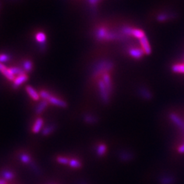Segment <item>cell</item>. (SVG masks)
I'll use <instances>...</instances> for the list:
<instances>
[{"mask_svg":"<svg viewBox=\"0 0 184 184\" xmlns=\"http://www.w3.org/2000/svg\"><path fill=\"white\" fill-rule=\"evenodd\" d=\"M114 67V63L110 60L103 59L95 63L91 70V75L93 77H97L100 75L108 73Z\"/></svg>","mask_w":184,"mask_h":184,"instance_id":"obj_1","label":"cell"},{"mask_svg":"<svg viewBox=\"0 0 184 184\" xmlns=\"http://www.w3.org/2000/svg\"><path fill=\"white\" fill-rule=\"evenodd\" d=\"M98 87L99 90L100 97L102 102L105 104V105L109 104L110 102V93L109 91H108L105 83L102 81V79H100L98 81Z\"/></svg>","mask_w":184,"mask_h":184,"instance_id":"obj_2","label":"cell"},{"mask_svg":"<svg viewBox=\"0 0 184 184\" xmlns=\"http://www.w3.org/2000/svg\"><path fill=\"white\" fill-rule=\"evenodd\" d=\"M122 32L123 35H131L139 40L145 36V32L143 30L131 27H123L122 29Z\"/></svg>","mask_w":184,"mask_h":184,"instance_id":"obj_3","label":"cell"},{"mask_svg":"<svg viewBox=\"0 0 184 184\" xmlns=\"http://www.w3.org/2000/svg\"><path fill=\"white\" fill-rule=\"evenodd\" d=\"M49 104H51L54 106H57L60 108H66L68 106V104L63 100L60 99L59 98L55 97L53 95H51V96L47 100Z\"/></svg>","mask_w":184,"mask_h":184,"instance_id":"obj_4","label":"cell"},{"mask_svg":"<svg viewBox=\"0 0 184 184\" xmlns=\"http://www.w3.org/2000/svg\"><path fill=\"white\" fill-rule=\"evenodd\" d=\"M170 119L175 125L177 126L179 128L184 130V121L180 118L179 116L175 114V113H170Z\"/></svg>","mask_w":184,"mask_h":184,"instance_id":"obj_5","label":"cell"},{"mask_svg":"<svg viewBox=\"0 0 184 184\" xmlns=\"http://www.w3.org/2000/svg\"><path fill=\"white\" fill-rule=\"evenodd\" d=\"M128 53L132 57L136 59L142 58L143 55L145 54L142 49H137V48H131L128 51Z\"/></svg>","mask_w":184,"mask_h":184,"instance_id":"obj_6","label":"cell"},{"mask_svg":"<svg viewBox=\"0 0 184 184\" xmlns=\"http://www.w3.org/2000/svg\"><path fill=\"white\" fill-rule=\"evenodd\" d=\"M28 78H29V77H28L27 74L18 76V77H16L13 81V87L14 89H17V88L21 86L22 84L25 83L28 80Z\"/></svg>","mask_w":184,"mask_h":184,"instance_id":"obj_7","label":"cell"},{"mask_svg":"<svg viewBox=\"0 0 184 184\" xmlns=\"http://www.w3.org/2000/svg\"><path fill=\"white\" fill-rule=\"evenodd\" d=\"M25 90L27 91V93L28 95H30V97L34 100V101H38L40 98H41V95H40V94H38L33 87H31L30 85H27L25 87Z\"/></svg>","mask_w":184,"mask_h":184,"instance_id":"obj_8","label":"cell"},{"mask_svg":"<svg viewBox=\"0 0 184 184\" xmlns=\"http://www.w3.org/2000/svg\"><path fill=\"white\" fill-rule=\"evenodd\" d=\"M140 43H141L142 49L145 52V55H150L151 53V48L147 38L145 36L143 38L140 39Z\"/></svg>","mask_w":184,"mask_h":184,"instance_id":"obj_9","label":"cell"},{"mask_svg":"<svg viewBox=\"0 0 184 184\" xmlns=\"http://www.w3.org/2000/svg\"><path fill=\"white\" fill-rule=\"evenodd\" d=\"M102 81H104V83H105L108 91H109L110 94H111L112 91H113V85H112L111 76L109 75V74H108V73L104 74L102 76Z\"/></svg>","mask_w":184,"mask_h":184,"instance_id":"obj_10","label":"cell"},{"mask_svg":"<svg viewBox=\"0 0 184 184\" xmlns=\"http://www.w3.org/2000/svg\"><path fill=\"white\" fill-rule=\"evenodd\" d=\"M44 123V120L41 117H38L35 120L34 124L32 127V132L34 134H38L42 130V127Z\"/></svg>","mask_w":184,"mask_h":184,"instance_id":"obj_11","label":"cell"},{"mask_svg":"<svg viewBox=\"0 0 184 184\" xmlns=\"http://www.w3.org/2000/svg\"><path fill=\"white\" fill-rule=\"evenodd\" d=\"M138 93L139 95H141L143 98L147 100H151L152 97H153V95H152V94L151 93L150 91L148 90L147 88L144 87L139 88Z\"/></svg>","mask_w":184,"mask_h":184,"instance_id":"obj_12","label":"cell"},{"mask_svg":"<svg viewBox=\"0 0 184 184\" xmlns=\"http://www.w3.org/2000/svg\"><path fill=\"white\" fill-rule=\"evenodd\" d=\"M108 32L109 31L105 27H100L95 32V38L98 41H104V40H105Z\"/></svg>","mask_w":184,"mask_h":184,"instance_id":"obj_13","label":"cell"},{"mask_svg":"<svg viewBox=\"0 0 184 184\" xmlns=\"http://www.w3.org/2000/svg\"><path fill=\"white\" fill-rule=\"evenodd\" d=\"M49 103L47 100H42V101L39 102L36 108H35V113H36L37 115L41 114L42 112L46 109V107L48 106V105H49Z\"/></svg>","mask_w":184,"mask_h":184,"instance_id":"obj_14","label":"cell"},{"mask_svg":"<svg viewBox=\"0 0 184 184\" xmlns=\"http://www.w3.org/2000/svg\"><path fill=\"white\" fill-rule=\"evenodd\" d=\"M23 69L25 71V73H30L34 69V63L30 59H26L23 62Z\"/></svg>","mask_w":184,"mask_h":184,"instance_id":"obj_15","label":"cell"},{"mask_svg":"<svg viewBox=\"0 0 184 184\" xmlns=\"http://www.w3.org/2000/svg\"><path fill=\"white\" fill-rule=\"evenodd\" d=\"M56 130V125L51 124L44 127L42 130V134L43 136H49L52 134Z\"/></svg>","mask_w":184,"mask_h":184,"instance_id":"obj_16","label":"cell"},{"mask_svg":"<svg viewBox=\"0 0 184 184\" xmlns=\"http://www.w3.org/2000/svg\"><path fill=\"white\" fill-rule=\"evenodd\" d=\"M84 122L89 123V124H94L98 122V118L91 114H85L83 116Z\"/></svg>","mask_w":184,"mask_h":184,"instance_id":"obj_17","label":"cell"},{"mask_svg":"<svg viewBox=\"0 0 184 184\" xmlns=\"http://www.w3.org/2000/svg\"><path fill=\"white\" fill-rule=\"evenodd\" d=\"M35 39L38 43L42 44V45H45L46 41V34L43 32H38L35 35Z\"/></svg>","mask_w":184,"mask_h":184,"instance_id":"obj_18","label":"cell"},{"mask_svg":"<svg viewBox=\"0 0 184 184\" xmlns=\"http://www.w3.org/2000/svg\"><path fill=\"white\" fill-rule=\"evenodd\" d=\"M9 69L10 70V72L13 74L15 75H22V74H27L25 73V71L24 70L21 68H19V67H10L9 68Z\"/></svg>","mask_w":184,"mask_h":184,"instance_id":"obj_19","label":"cell"},{"mask_svg":"<svg viewBox=\"0 0 184 184\" xmlns=\"http://www.w3.org/2000/svg\"><path fill=\"white\" fill-rule=\"evenodd\" d=\"M20 160L21 161V162H23V164H30L31 163V162L32 161L31 160V158L30 156V154H26V153H22L21 155H20Z\"/></svg>","mask_w":184,"mask_h":184,"instance_id":"obj_20","label":"cell"},{"mask_svg":"<svg viewBox=\"0 0 184 184\" xmlns=\"http://www.w3.org/2000/svg\"><path fill=\"white\" fill-rule=\"evenodd\" d=\"M106 151V146L105 144H100L96 148V152L97 154L99 156H103L105 154Z\"/></svg>","mask_w":184,"mask_h":184,"instance_id":"obj_21","label":"cell"},{"mask_svg":"<svg viewBox=\"0 0 184 184\" xmlns=\"http://www.w3.org/2000/svg\"><path fill=\"white\" fill-rule=\"evenodd\" d=\"M2 175L5 180H12L14 177V174L13 172L8 170H3L2 173Z\"/></svg>","mask_w":184,"mask_h":184,"instance_id":"obj_22","label":"cell"},{"mask_svg":"<svg viewBox=\"0 0 184 184\" xmlns=\"http://www.w3.org/2000/svg\"><path fill=\"white\" fill-rule=\"evenodd\" d=\"M171 70L175 73L184 74V65L183 64H175L172 66Z\"/></svg>","mask_w":184,"mask_h":184,"instance_id":"obj_23","label":"cell"},{"mask_svg":"<svg viewBox=\"0 0 184 184\" xmlns=\"http://www.w3.org/2000/svg\"><path fill=\"white\" fill-rule=\"evenodd\" d=\"M68 165L70 167L73 168V169H79V168H81L82 166L81 162L77 159L70 160V162Z\"/></svg>","mask_w":184,"mask_h":184,"instance_id":"obj_24","label":"cell"},{"mask_svg":"<svg viewBox=\"0 0 184 184\" xmlns=\"http://www.w3.org/2000/svg\"><path fill=\"white\" fill-rule=\"evenodd\" d=\"M119 158H121L122 160H130L133 158V155L129 153V152L122 151L119 154Z\"/></svg>","mask_w":184,"mask_h":184,"instance_id":"obj_25","label":"cell"},{"mask_svg":"<svg viewBox=\"0 0 184 184\" xmlns=\"http://www.w3.org/2000/svg\"><path fill=\"white\" fill-rule=\"evenodd\" d=\"M10 59H11L10 56L8 54H6V53L0 54V62L2 63L8 62L10 60Z\"/></svg>","mask_w":184,"mask_h":184,"instance_id":"obj_26","label":"cell"},{"mask_svg":"<svg viewBox=\"0 0 184 184\" xmlns=\"http://www.w3.org/2000/svg\"><path fill=\"white\" fill-rule=\"evenodd\" d=\"M40 95H41V98L43 100H48L49 98L51 96V94L49 93V91L46 90H41L40 91Z\"/></svg>","mask_w":184,"mask_h":184,"instance_id":"obj_27","label":"cell"},{"mask_svg":"<svg viewBox=\"0 0 184 184\" xmlns=\"http://www.w3.org/2000/svg\"><path fill=\"white\" fill-rule=\"evenodd\" d=\"M30 166L31 167V169H32L35 173L38 175L41 174V169H40V168L36 165V164H35L34 162L31 161V163L30 164Z\"/></svg>","mask_w":184,"mask_h":184,"instance_id":"obj_28","label":"cell"},{"mask_svg":"<svg viewBox=\"0 0 184 184\" xmlns=\"http://www.w3.org/2000/svg\"><path fill=\"white\" fill-rule=\"evenodd\" d=\"M57 161L60 164H62V165H68L70 162V160L66 157L58 156L57 158Z\"/></svg>","mask_w":184,"mask_h":184,"instance_id":"obj_29","label":"cell"},{"mask_svg":"<svg viewBox=\"0 0 184 184\" xmlns=\"http://www.w3.org/2000/svg\"><path fill=\"white\" fill-rule=\"evenodd\" d=\"M169 18H170V16L168 14H160L157 17V20L158 21L163 22V21H166V20L168 19H169Z\"/></svg>","mask_w":184,"mask_h":184,"instance_id":"obj_30","label":"cell"},{"mask_svg":"<svg viewBox=\"0 0 184 184\" xmlns=\"http://www.w3.org/2000/svg\"><path fill=\"white\" fill-rule=\"evenodd\" d=\"M7 68H8L6 66H5L2 63L0 62V73L2 74L3 72H4Z\"/></svg>","mask_w":184,"mask_h":184,"instance_id":"obj_31","label":"cell"},{"mask_svg":"<svg viewBox=\"0 0 184 184\" xmlns=\"http://www.w3.org/2000/svg\"><path fill=\"white\" fill-rule=\"evenodd\" d=\"M178 152L180 154H183L184 153V144L181 146H179L178 148Z\"/></svg>","mask_w":184,"mask_h":184,"instance_id":"obj_32","label":"cell"},{"mask_svg":"<svg viewBox=\"0 0 184 184\" xmlns=\"http://www.w3.org/2000/svg\"><path fill=\"white\" fill-rule=\"evenodd\" d=\"M100 1V0H89V2L90 3V4L94 6L96 4V3H98Z\"/></svg>","mask_w":184,"mask_h":184,"instance_id":"obj_33","label":"cell"},{"mask_svg":"<svg viewBox=\"0 0 184 184\" xmlns=\"http://www.w3.org/2000/svg\"><path fill=\"white\" fill-rule=\"evenodd\" d=\"M0 184H6L5 179H0Z\"/></svg>","mask_w":184,"mask_h":184,"instance_id":"obj_34","label":"cell"},{"mask_svg":"<svg viewBox=\"0 0 184 184\" xmlns=\"http://www.w3.org/2000/svg\"><path fill=\"white\" fill-rule=\"evenodd\" d=\"M81 184H85V183H81Z\"/></svg>","mask_w":184,"mask_h":184,"instance_id":"obj_35","label":"cell"},{"mask_svg":"<svg viewBox=\"0 0 184 184\" xmlns=\"http://www.w3.org/2000/svg\"><path fill=\"white\" fill-rule=\"evenodd\" d=\"M52 184H53V183H52Z\"/></svg>","mask_w":184,"mask_h":184,"instance_id":"obj_36","label":"cell"}]
</instances>
